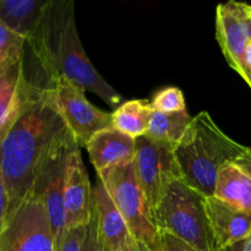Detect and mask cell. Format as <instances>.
<instances>
[{
	"label": "cell",
	"mask_w": 251,
	"mask_h": 251,
	"mask_svg": "<svg viewBox=\"0 0 251 251\" xmlns=\"http://www.w3.org/2000/svg\"><path fill=\"white\" fill-rule=\"evenodd\" d=\"M31 65L24 71L27 81L47 88L64 78L117 108L122 96L95 69L78 37L73 0H51L38 28L26 41Z\"/></svg>",
	"instance_id": "cell-1"
},
{
	"label": "cell",
	"mask_w": 251,
	"mask_h": 251,
	"mask_svg": "<svg viewBox=\"0 0 251 251\" xmlns=\"http://www.w3.org/2000/svg\"><path fill=\"white\" fill-rule=\"evenodd\" d=\"M68 132L69 127L46 91L33 86L21 117L0 146L9 216L31 196L47 157Z\"/></svg>",
	"instance_id": "cell-2"
},
{
	"label": "cell",
	"mask_w": 251,
	"mask_h": 251,
	"mask_svg": "<svg viewBox=\"0 0 251 251\" xmlns=\"http://www.w3.org/2000/svg\"><path fill=\"white\" fill-rule=\"evenodd\" d=\"M218 127L208 112L193 117L181 141L174 150L181 181L205 198L215 196L221 171L247 151Z\"/></svg>",
	"instance_id": "cell-3"
},
{
	"label": "cell",
	"mask_w": 251,
	"mask_h": 251,
	"mask_svg": "<svg viewBox=\"0 0 251 251\" xmlns=\"http://www.w3.org/2000/svg\"><path fill=\"white\" fill-rule=\"evenodd\" d=\"M205 196L181 180L172 184L153 218L159 233H169L199 251H218L205 208Z\"/></svg>",
	"instance_id": "cell-4"
},
{
	"label": "cell",
	"mask_w": 251,
	"mask_h": 251,
	"mask_svg": "<svg viewBox=\"0 0 251 251\" xmlns=\"http://www.w3.org/2000/svg\"><path fill=\"white\" fill-rule=\"evenodd\" d=\"M97 174L98 180L104 185L122 213L135 242L142 251H156L161 233L157 229L153 211L137 180L134 162Z\"/></svg>",
	"instance_id": "cell-5"
},
{
	"label": "cell",
	"mask_w": 251,
	"mask_h": 251,
	"mask_svg": "<svg viewBox=\"0 0 251 251\" xmlns=\"http://www.w3.org/2000/svg\"><path fill=\"white\" fill-rule=\"evenodd\" d=\"M42 90L46 91L80 147L86 146L96 132L112 127V113L95 107L86 98V91L70 81L59 78Z\"/></svg>",
	"instance_id": "cell-6"
},
{
	"label": "cell",
	"mask_w": 251,
	"mask_h": 251,
	"mask_svg": "<svg viewBox=\"0 0 251 251\" xmlns=\"http://www.w3.org/2000/svg\"><path fill=\"white\" fill-rule=\"evenodd\" d=\"M0 251H55L50 220L39 196L32 194L9 216Z\"/></svg>",
	"instance_id": "cell-7"
},
{
	"label": "cell",
	"mask_w": 251,
	"mask_h": 251,
	"mask_svg": "<svg viewBox=\"0 0 251 251\" xmlns=\"http://www.w3.org/2000/svg\"><path fill=\"white\" fill-rule=\"evenodd\" d=\"M174 150L146 136L136 139L135 172L152 211L158 207L172 184L181 180Z\"/></svg>",
	"instance_id": "cell-8"
},
{
	"label": "cell",
	"mask_w": 251,
	"mask_h": 251,
	"mask_svg": "<svg viewBox=\"0 0 251 251\" xmlns=\"http://www.w3.org/2000/svg\"><path fill=\"white\" fill-rule=\"evenodd\" d=\"M75 136L69 130L61 141L51 150L49 156L39 171L32 194L39 196L43 201L50 220L51 230L55 240V247L66 230L65 211H64V184L68 157L76 146ZM80 146V145H78ZM31 194V195H32Z\"/></svg>",
	"instance_id": "cell-9"
},
{
	"label": "cell",
	"mask_w": 251,
	"mask_h": 251,
	"mask_svg": "<svg viewBox=\"0 0 251 251\" xmlns=\"http://www.w3.org/2000/svg\"><path fill=\"white\" fill-rule=\"evenodd\" d=\"M250 5L239 1L220 4L216 10V37L226 60L240 75L247 47L251 42Z\"/></svg>",
	"instance_id": "cell-10"
},
{
	"label": "cell",
	"mask_w": 251,
	"mask_h": 251,
	"mask_svg": "<svg viewBox=\"0 0 251 251\" xmlns=\"http://www.w3.org/2000/svg\"><path fill=\"white\" fill-rule=\"evenodd\" d=\"M64 211L66 229L87 226L93 213V189L82 161L81 147L76 145L68 157L64 184Z\"/></svg>",
	"instance_id": "cell-11"
},
{
	"label": "cell",
	"mask_w": 251,
	"mask_h": 251,
	"mask_svg": "<svg viewBox=\"0 0 251 251\" xmlns=\"http://www.w3.org/2000/svg\"><path fill=\"white\" fill-rule=\"evenodd\" d=\"M205 208L218 251L239 244L251 234V213L239 210L216 196L205 199Z\"/></svg>",
	"instance_id": "cell-12"
},
{
	"label": "cell",
	"mask_w": 251,
	"mask_h": 251,
	"mask_svg": "<svg viewBox=\"0 0 251 251\" xmlns=\"http://www.w3.org/2000/svg\"><path fill=\"white\" fill-rule=\"evenodd\" d=\"M32 88L25 75L22 60L0 71V146L21 117L31 98Z\"/></svg>",
	"instance_id": "cell-13"
},
{
	"label": "cell",
	"mask_w": 251,
	"mask_h": 251,
	"mask_svg": "<svg viewBox=\"0 0 251 251\" xmlns=\"http://www.w3.org/2000/svg\"><path fill=\"white\" fill-rule=\"evenodd\" d=\"M86 150L96 172L131 163L136 154V139L114 129L107 127L96 132L86 144Z\"/></svg>",
	"instance_id": "cell-14"
},
{
	"label": "cell",
	"mask_w": 251,
	"mask_h": 251,
	"mask_svg": "<svg viewBox=\"0 0 251 251\" xmlns=\"http://www.w3.org/2000/svg\"><path fill=\"white\" fill-rule=\"evenodd\" d=\"M93 207L97 216L100 240L109 251H126L136 243L122 213L100 180L93 188Z\"/></svg>",
	"instance_id": "cell-15"
},
{
	"label": "cell",
	"mask_w": 251,
	"mask_h": 251,
	"mask_svg": "<svg viewBox=\"0 0 251 251\" xmlns=\"http://www.w3.org/2000/svg\"><path fill=\"white\" fill-rule=\"evenodd\" d=\"M215 196L251 213V147L221 171Z\"/></svg>",
	"instance_id": "cell-16"
},
{
	"label": "cell",
	"mask_w": 251,
	"mask_h": 251,
	"mask_svg": "<svg viewBox=\"0 0 251 251\" xmlns=\"http://www.w3.org/2000/svg\"><path fill=\"white\" fill-rule=\"evenodd\" d=\"M51 0H0V22L27 39L36 32Z\"/></svg>",
	"instance_id": "cell-17"
},
{
	"label": "cell",
	"mask_w": 251,
	"mask_h": 251,
	"mask_svg": "<svg viewBox=\"0 0 251 251\" xmlns=\"http://www.w3.org/2000/svg\"><path fill=\"white\" fill-rule=\"evenodd\" d=\"M193 117L188 110L179 113H166L152 110L150 126L145 136L152 141L168 145L176 149L185 135Z\"/></svg>",
	"instance_id": "cell-18"
},
{
	"label": "cell",
	"mask_w": 251,
	"mask_h": 251,
	"mask_svg": "<svg viewBox=\"0 0 251 251\" xmlns=\"http://www.w3.org/2000/svg\"><path fill=\"white\" fill-rule=\"evenodd\" d=\"M152 110L149 100H127L112 113V127L134 139L145 136L150 126Z\"/></svg>",
	"instance_id": "cell-19"
},
{
	"label": "cell",
	"mask_w": 251,
	"mask_h": 251,
	"mask_svg": "<svg viewBox=\"0 0 251 251\" xmlns=\"http://www.w3.org/2000/svg\"><path fill=\"white\" fill-rule=\"evenodd\" d=\"M26 38L19 36L0 22V71L22 60Z\"/></svg>",
	"instance_id": "cell-20"
},
{
	"label": "cell",
	"mask_w": 251,
	"mask_h": 251,
	"mask_svg": "<svg viewBox=\"0 0 251 251\" xmlns=\"http://www.w3.org/2000/svg\"><path fill=\"white\" fill-rule=\"evenodd\" d=\"M150 103L152 109L166 114L186 110L183 92L178 87H166L158 91Z\"/></svg>",
	"instance_id": "cell-21"
},
{
	"label": "cell",
	"mask_w": 251,
	"mask_h": 251,
	"mask_svg": "<svg viewBox=\"0 0 251 251\" xmlns=\"http://www.w3.org/2000/svg\"><path fill=\"white\" fill-rule=\"evenodd\" d=\"M87 226L68 228L63 238L55 247V251H81L85 240Z\"/></svg>",
	"instance_id": "cell-22"
},
{
	"label": "cell",
	"mask_w": 251,
	"mask_h": 251,
	"mask_svg": "<svg viewBox=\"0 0 251 251\" xmlns=\"http://www.w3.org/2000/svg\"><path fill=\"white\" fill-rule=\"evenodd\" d=\"M100 248H102V244H100V230H98L97 216H96L95 207H93L92 218L87 225V230H86L85 240H83L81 251H100Z\"/></svg>",
	"instance_id": "cell-23"
},
{
	"label": "cell",
	"mask_w": 251,
	"mask_h": 251,
	"mask_svg": "<svg viewBox=\"0 0 251 251\" xmlns=\"http://www.w3.org/2000/svg\"><path fill=\"white\" fill-rule=\"evenodd\" d=\"M156 251H199L188 243L183 242L179 238L169 234V233L161 232L159 244Z\"/></svg>",
	"instance_id": "cell-24"
},
{
	"label": "cell",
	"mask_w": 251,
	"mask_h": 251,
	"mask_svg": "<svg viewBox=\"0 0 251 251\" xmlns=\"http://www.w3.org/2000/svg\"><path fill=\"white\" fill-rule=\"evenodd\" d=\"M9 195H7L6 185H5L1 168H0V238L5 229V226H6L7 218H9Z\"/></svg>",
	"instance_id": "cell-25"
},
{
	"label": "cell",
	"mask_w": 251,
	"mask_h": 251,
	"mask_svg": "<svg viewBox=\"0 0 251 251\" xmlns=\"http://www.w3.org/2000/svg\"><path fill=\"white\" fill-rule=\"evenodd\" d=\"M240 76L244 78L245 82H247L248 85H249V87L251 88V42L249 43V46L247 47V50H245Z\"/></svg>",
	"instance_id": "cell-26"
},
{
	"label": "cell",
	"mask_w": 251,
	"mask_h": 251,
	"mask_svg": "<svg viewBox=\"0 0 251 251\" xmlns=\"http://www.w3.org/2000/svg\"><path fill=\"white\" fill-rule=\"evenodd\" d=\"M225 251H251V234L245 240H243L239 244H235L234 247Z\"/></svg>",
	"instance_id": "cell-27"
},
{
	"label": "cell",
	"mask_w": 251,
	"mask_h": 251,
	"mask_svg": "<svg viewBox=\"0 0 251 251\" xmlns=\"http://www.w3.org/2000/svg\"><path fill=\"white\" fill-rule=\"evenodd\" d=\"M126 251H142V249L139 247V244H137V243H135V244H132Z\"/></svg>",
	"instance_id": "cell-28"
},
{
	"label": "cell",
	"mask_w": 251,
	"mask_h": 251,
	"mask_svg": "<svg viewBox=\"0 0 251 251\" xmlns=\"http://www.w3.org/2000/svg\"><path fill=\"white\" fill-rule=\"evenodd\" d=\"M100 244H102V248H100V251H109V249H108V248L105 247L104 244H103L102 240H100Z\"/></svg>",
	"instance_id": "cell-29"
},
{
	"label": "cell",
	"mask_w": 251,
	"mask_h": 251,
	"mask_svg": "<svg viewBox=\"0 0 251 251\" xmlns=\"http://www.w3.org/2000/svg\"><path fill=\"white\" fill-rule=\"evenodd\" d=\"M249 12H250V19H251V6H250V9H249Z\"/></svg>",
	"instance_id": "cell-30"
}]
</instances>
